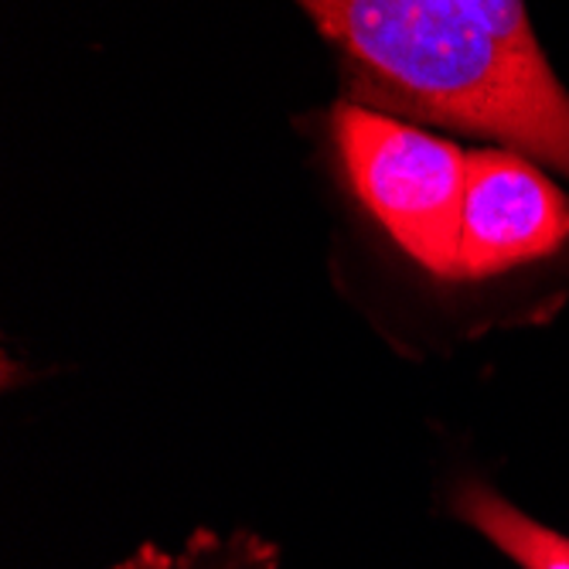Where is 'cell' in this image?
Masks as SVG:
<instances>
[{"mask_svg": "<svg viewBox=\"0 0 569 569\" xmlns=\"http://www.w3.org/2000/svg\"><path fill=\"white\" fill-rule=\"evenodd\" d=\"M369 107L495 137L569 178V92L526 0H297Z\"/></svg>", "mask_w": 569, "mask_h": 569, "instance_id": "obj_1", "label": "cell"}, {"mask_svg": "<svg viewBox=\"0 0 569 569\" xmlns=\"http://www.w3.org/2000/svg\"><path fill=\"white\" fill-rule=\"evenodd\" d=\"M331 140L351 194L412 263L457 277L460 204L468 153L369 102H338Z\"/></svg>", "mask_w": 569, "mask_h": 569, "instance_id": "obj_2", "label": "cell"}, {"mask_svg": "<svg viewBox=\"0 0 569 569\" xmlns=\"http://www.w3.org/2000/svg\"><path fill=\"white\" fill-rule=\"evenodd\" d=\"M117 569H277V549L252 532L209 536L198 532L181 552L140 549Z\"/></svg>", "mask_w": 569, "mask_h": 569, "instance_id": "obj_5", "label": "cell"}, {"mask_svg": "<svg viewBox=\"0 0 569 569\" xmlns=\"http://www.w3.org/2000/svg\"><path fill=\"white\" fill-rule=\"evenodd\" d=\"M453 515L481 532L522 569H569V536L536 522L485 481H463L453 495Z\"/></svg>", "mask_w": 569, "mask_h": 569, "instance_id": "obj_4", "label": "cell"}, {"mask_svg": "<svg viewBox=\"0 0 569 569\" xmlns=\"http://www.w3.org/2000/svg\"><path fill=\"white\" fill-rule=\"evenodd\" d=\"M569 239V198L529 153H468L457 242V280H488L552 256Z\"/></svg>", "mask_w": 569, "mask_h": 569, "instance_id": "obj_3", "label": "cell"}]
</instances>
